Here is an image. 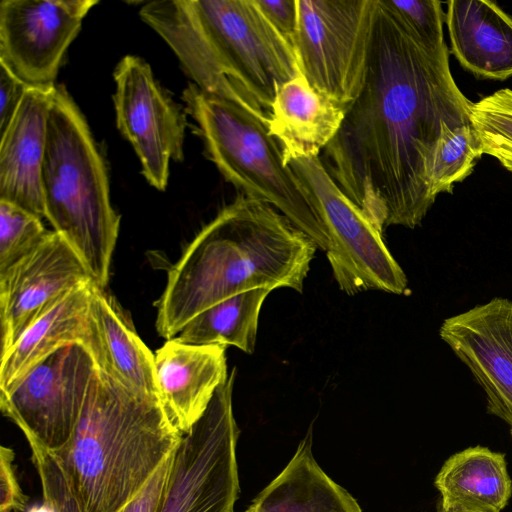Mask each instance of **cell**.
Here are the masks:
<instances>
[{"label": "cell", "instance_id": "cell-19", "mask_svg": "<svg viewBox=\"0 0 512 512\" xmlns=\"http://www.w3.org/2000/svg\"><path fill=\"white\" fill-rule=\"evenodd\" d=\"M347 109L315 90L300 74L278 90L269 112L268 131L280 145L285 162L319 155L337 134Z\"/></svg>", "mask_w": 512, "mask_h": 512}, {"label": "cell", "instance_id": "cell-10", "mask_svg": "<svg viewBox=\"0 0 512 512\" xmlns=\"http://www.w3.org/2000/svg\"><path fill=\"white\" fill-rule=\"evenodd\" d=\"M96 371L84 345L61 347L0 391L1 411L26 439L55 452L73 435Z\"/></svg>", "mask_w": 512, "mask_h": 512}, {"label": "cell", "instance_id": "cell-31", "mask_svg": "<svg viewBox=\"0 0 512 512\" xmlns=\"http://www.w3.org/2000/svg\"><path fill=\"white\" fill-rule=\"evenodd\" d=\"M26 512H55L54 509L46 502L42 501V504L33 506Z\"/></svg>", "mask_w": 512, "mask_h": 512}, {"label": "cell", "instance_id": "cell-18", "mask_svg": "<svg viewBox=\"0 0 512 512\" xmlns=\"http://www.w3.org/2000/svg\"><path fill=\"white\" fill-rule=\"evenodd\" d=\"M447 24L451 53L478 78L512 76V17L495 2L450 0Z\"/></svg>", "mask_w": 512, "mask_h": 512}, {"label": "cell", "instance_id": "cell-9", "mask_svg": "<svg viewBox=\"0 0 512 512\" xmlns=\"http://www.w3.org/2000/svg\"><path fill=\"white\" fill-rule=\"evenodd\" d=\"M377 0H297L294 41L301 74L318 92L349 106L366 76Z\"/></svg>", "mask_w": 512, "mask_h": 512}, {"label": "cell", "instance_id": "cell-30", "mask_svg": "<svg viewBox=\"0 0 512 512\" xmlns=\"http://www.w3.org/2000/svg\"><path fill=\"white\" fill-rule=\"evenodd\" d=\"M255 1L273 27L294 48L298 24L297 0Z\"/></svg>", "mask_w": 512, "mask_h": 512}, {"label": "cell", "instance_id": "cell-22", "mask_svg": "<svg viewBox=\"0 0 512 512\" xmlns=\"http://www.w3.org/2000/svg\"><path fill=\"white\" fill-rule=\"evenodd\" d=\"M434 484L441 494L440 507L466 512H500L512 494L505 456L482 446L448 458Z\"/></svg>", "mask_w": 512, "mask_h": 512}, {"label": "cell", "instance_id": "cell-16", "mask_svg": "<svg viewBox=\"0 0 512 512\" xmlns=\"http://www.w3.org/2000/svg\"><path fill=\"white\" fill-rule=\"evenodd\" d=\"M226 346L193 345L175 337L156 350L155 372L161 404L174 427L188 431L227 380Z\"/></svg>", "mask_w": 512, "mask_h": 512}, {"label": "cell", "instance_id": "cell-25", "mask_svg": "<svg viewBox=\"0 0 512 512\" xmlns=\"http://www.w3.org/2000/svg\"><path fill=\"white\" fill-rule=\"evenodd\" d=\"M470 122L483 154H488L512 173V90L504 88L471 102Z\"/></svg>", "mask_w": 512, "mask_h": 512}, {"label": "cell", "instance_id": "cell-8", "mask_svg": "<svg viewBox=\"0 0 512 512\" xmlns=\"http://www.w3.org/2000/svg\"><path fill=\"white\" fill-rule=\"evenodd\" d=\"M286 163L305 186L326 229L330 241L326 255L339 288L348 295L370 290L405 294L407 277L383 234L342 192L319 155Z\"/></svg>", "mask_w": 512, "mask_h": 512}, {"label": "cell", "instance_id": "cell-15", "mask_svg": "<svg viewBox=\"0 0 512 512\" xmlns=\"http://www.w3.org/2000/svg\"><path fill=\"white\" fill-rule=\"evenodd\" d=\"M51 87H29L12 122L0 134V200L45 218L42 167Z\"/></svg>", "mask_w": 512, "mask_h": 512}, {"label": "cell", "instance_id": "cell-11", "mask_svg": "<svg viewBox=\"0 0 512 512\" xmlns=\"http://www.w3.org/2000/svg\"><path fill=\"white\" fill-rule=\"evenodd\" d=\"M114 80L117 127L136 152L146 180L163 191L170 161L184 158V114L139 57H123L114 70Z\"/></svg>", "mask_w": 512, "mask_h": 512}, {"label": "cell", "instance_id": "cell-23", "mask_svg": "<svg viewBox=\"0 0 512 512\" xmlns=\"http://www.w3.org/2000/svg\"><path fill=\"white\" fill-rule=\"evenodd\" d=\"M270 292L256 288L217 302L193 317L175 338L193 345H232L252 354L261 307Z\"/></svg>", "mask_w": 512, "mask_h": 512}, {"label": "cell", "instance_id": "cell-24", "mask_svg": "<svg viewBox=\"0 0 512 512\" xmlns=\"http://www.w3.org/2000/svg\"><path fill=\"white\" fill-rule=\"evenodd\" d=\"M483 155L479 138L471 124L452 127L445 125L437 143L429 174L432 196L452 193L456 183L473 171Z\"/></svg>", "mask_w": 512, "mask_h": 512}, {"label": "cell", "instance_id": "cell-17", "mask_svg": "<svg viewBox=\"0 0 512 512\" xmlns=\"http://www.w3.org/2000/svg\"><path fill=\"white\" fill-rule=\"evenodd\" d=\"M90 316L93 340L89 351L97 367L134 392L160 400L154 354L116 299L95 283Z\"/></svg>", "mask_w": 512, "mask_h": 512}, {"label": "cell", "instance_id": "cell-13", "mask_svg": "<svg viewBox=\"0 0 512 512\" xmlns=\"http://www.w3.org/2000/svg\"><path fill=\"white\" fill-rule=\"evenodd\" d=\"M89 281L93 279L73 247L49 231L34 250L0 275L1 355L38 317Z\"/></svg>", "mask_w": 512, "mask_h": 512}, {"label": "cell", "instance_id": "cell-4", "mask_svg": "<svg viewBox=\"0 0 512 512\" xmlns=\"http://www.w3.org/2000/svg\"><path fill=\"white\" fill-rule=\"evenodd\" d=\"M181 437L159 399L134 392L97 367L73 435L52 453L80 512H121Z\"/></svg>", "mask_w": 512, "mask_h": 512}, {"label": "cell", "instance_id": "cell-2", "mask_svg": "<svg viewBox=\"0 0 512 512\" xmlns=\"http://www.w3.org/2000/svg\"><path fill=\"white\" fill-rule=\"evenodd\" d=\"M316 243L273 206L240 193L170 268L156 329L174 338L198 313L256 288L302 293Z\"/></svg>", "mask_w": 512, "mask_h": 512}, {"label": "cell", "instance_id": "cell-6", "mask_svg": "<svg viewBox=\"0 0 512 512\" xmlns=\"http://www.w3.org/2000/svg\"><path fill=\"white\" fill-rule=\"evenodd\" d=\"M206 152L223 177L242 194L286 216L327 252L330 241L305 186L286 164L267 123L243 107L189 84L182 96Z\"/></svg>", "mask_w": 512, "mask_h": 512}, {"label": "cell", "instance_id": "cell-12", "mask_svg": "<svg viewBox=\"0 0 512 512\" xmlns=\"http://www.w3.org/2000/svg\"><path fill=\"white\" fill-rule=\"evenodd\" d=\"M95 0H2L0 63L29 87L54 86Z\"/></svg>", "mask_w": 512, "mask_h": 512}, {"label": "cell", "instance_id": "cell-32", "mask_svg": "<svg viewBox=\"0 0 512 512\" xmlns=\"http://www.w3.org/2000/svg\"><path fill=\"white\" fill-rule=\"evenodd\" d=\"M438 512H466V511H461V510H456V509H449V508H442V507L439 506Z\"/></svg>", "mask_w": 512, "mask_h": 512}, {"label": "cell", "instance_id": "cell-33", "mask_svg": "<svg viewBox=\"0 0 512 512\" xmlns=\"http://www.w3.org/2000/svg\"><path fill=\"white\" fill-rule=\"evenodd\" d=\"M245 512V511H244Z\"/></svg>", "mask_w": 512, "mask_h": 512}, {"label": "cell", "instance_id": "cell-20", "mask_svg": "<svg viewBox=\"0 0 512 512\" xmlns=\"http://www.w3.org/2000/svg\"><path fill=\"white\" fill-rule=\"evenodd\" d=\"M93 281L78 285L38 317L3 355L0 391L22 377L38 362L69 344L90 350L93 340L90 300Z\"/></svg>", "mask_w": 512, "mask_h": 512}, {"label": "cell", "instance_id": "cell-1", "mask_svg": "<svg viewBox=\"0 0 512 512\" xmlns=\"http://www.w3.org/2000/svg\"><path fill=\"white\" fill-rule=\"evenodd\" d=\"M445 44L431 49L377 0L365 81L325 147L326 169L375 228L419 226L435 198L429 187L443 127L470 122Z\"/></svg>", "mask_w": 512, "mask_h": 512}, {"label": "cell", "instance_id": "cell-29", "mask_svg": "<svg viewBox=\"0 0 512 512\" xmlns=\"http://www.w3.org/2000/svg\"><path fill=\"white\" fill-rule=\"evenodd\" d=\"M29 86L0 63V134L15 117Z\"/></svg>", "mask_w": 512, "mask_h": 512}, {"label": "cell", "instance_id": "cell-14", "mask_svg": "<svg viewBox=\"0 0 512 512\" xmlns=\"http://www.w3.org/2000/svg\"><path fill=\"white\" fill-rule=\"evenodd\" d=\"M439 335L482 387L488 413L502 419L512 437V301L495 297L446 318Z\"/></svg>", "mask_w": 512, "mask_h": 512}, {"label": "cell", "instance_id": "cell-26", "mask_svg": "<svg viewBox=\"0 0 512 512\" xmlns=\"http://www.w3.org/2000/svg\"><path fill=\"white\" fill-rule=\"evenodd\" d=\"M38 216L0 200V275L34 250L49 230Z\"/></svg>", "mask_w": 512, "mask_h": 512}, {"label": "cell", "instance_id": "cell-5", "mask_svg": "<svg viewBox=\"0 0 512 512\" xmlns=\"http://www.w3.org/2000/svg\"><path fill=\"white\" fill-rule=\"evenodd\" d=\"M45 218L106 288L120 216L113 209L103 158L82 113L62 86H55L42 167Z\"/></svg>", "mask_w": 512, "mask_h": 512}, {"label": "cell", "instance_id": "cell-28", "mask_svg": "<svg viewBox=\"0 0 512 512\" xmlns=\"http://www.w3.org/2000/svg\"><path fill=\"white\" fill-rule=\"evenodd\" d=\"M15 453L11 448H0V512L25 511L27 498L16 475Z\"/></svg>", "mask_w": 512, "mask_h": 512}, {"label": "cell", "instance_id": "cell-21", "mask_svg": "<svg viewBox=\"0 0 512 512\" xmlns=\"http://www.w3.org/2000/svg\"><path fill=\"white\" fill-rule=\"evenodd\" d=\"M311 448L309 433L245 512H362L357 500L319 466Z\"/></svg>", "mask_w": 512, "mask_h": 512}, {"label": "cell", "instance_id": "cell-3", "mask_svg": "<svg viewBox=\"0 0 512 512\" xmlns=\"http://www.w3.org/2000/svg\"><path fill=\"white\" fill-rule=\"evenodd\" d=\"M139 15L193 84L266 123L280 87L301 74L294 48L255 0H155Z\"/></svg>", "mask_w": 512, "mask_h": 512}, {"label": "cell", "instance_id": "cell-27", "mask_svg": "<svg viewBox=\"0 0 512 512\" xmlns=\"http://www.w3.org/2000/svg\"><path fill=\"white\" fill-rule=\"evenodd\" d=\"M416 38L431 49L445 45L443 23L445 14L437 0H384Z\"/></svg>", "mask_w": 512, "mask_h": 512}, {"label": "cell", "instance_id": "cell-7", "mask_svg": "<svg viewBox=\"0 0 512 512\" xmlns=\"http://www.w3.org/2000/svg\"><path fill=\"white\" fill-rule=\"evenodd\" d=\"M233 367L203 415L182 434L157 512H235L239 494Z\"/></svg>", "mask_w": 512, "mask_h": 512}]
</instances>
